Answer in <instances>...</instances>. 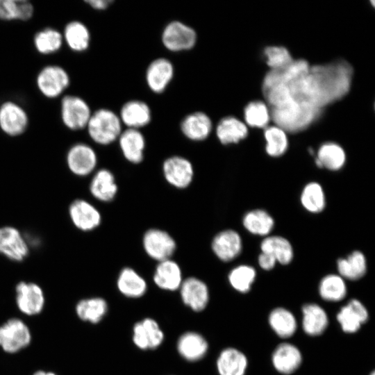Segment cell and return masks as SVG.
Here are the masks:
<instances>
[{
    "instance_id": "obj_1",
    "label": "cell",
    "mask_w": 375,
    "mask_h": 375,
    "mask_svg": "<svg viewBox=\"0 0 375 375\" xmlns=\"http://www.w3.org/2000/svg\"><path fill=\"white\" fill-rule=\"evenodd\" d=\"M352 76L353 68L344 60L310 65L298 59L270 69L264 78L262 92L271 118L285 131L304 130L325 106L347 94Z\"/></svg>"
},
{
    "instance_id": "obj_2",
    "label": "cell",
    "mask_w": 375,
    "mask_h": 375,
    "mask_svg": "<svg viewBox=\"0 0 375 375\" xmlns=\"http://www.w3.org/2000/svg\"><path fill=\"white\" fill-rule=\"evenodd\" d=\"M86 128L90 138L101 145L112 143L122 132L119 117L107 108H101L92 112Z\"/></svg>"
},
{
    "instance_id": "obj_3",
    "label": "cell",
    "mask_w": 375,
    "mask_h": 375,
    "mask_svg": "<svg viewBox=\"0 0 375 375\" xmlns=\"http://www.w3.org/2000/svg\"><path fill=\"white\" fill-rule=\"evenodd\" d=\"M177 292L182 304L193 312H201L208 306L209 287L200 277L193 275L185 277Z\"/></svg>"
},
{
    "instance_id": "obj_4",
    "label": "cell",
    "mask_w": 375,
    "mask_h": 375,
    "mask_svg": "<svg viewBox=\"0 0 375 375\" xmlns=\"http://www.w3.org/2000/svg\"><path fill=\"white\" fill-rule=\"evenodd\" d=\"M165 334L158 322L147 317L136 322L132 327L131 342L140 351H153L161 346Z\"/></svg>"
},
{
    "instance_id": "obj_5",
    "label": "cell",
    "mask_w": 375,
    "mask_h": 375,
    "mask_svg": "<svg viewBox=\"0 0 375 375\" xmlns=\"http://www.w3.org/2000/svg\"><path fill=\"white\" fill-rule=\"evenodd\" d=\"M369 314L366 306L358 299L350 298L345 301L338 310L335 319L342 331L354 334L369 320Z\"/></svg>"
},
{
    "instance_id": "obj_6",
    "label": "cell",
    "mask_w": 375,
    "mask_h": 375,
    "mask_svg": "<svg viewBox=\"0 0 375 375\" xmlns=\"http://www.w3.org/2000/svg\"><path fill=\"white\" fill-rule=\"evenodd\" d=\"M38 90L44 97L54 99L61 95L70 84L67 72L58 65H47L43 67L36 78Z\"/></svg>"
},
{
    "instance_id": "obj_7",
    "label": "cell",
    "mask_w": 375,
    "mask_h": 375,
    "mask_svg": "<svg viewBox=\"0 0 375 375\" xmlns=\"http://www.w3.org/2000/svg\"><path fill=\"white\" fill-rule=\"evenodd\" d=\"M91 115L89 105L81 97L66 95L62 99L61 119L67 128L78 131L86 128Z\"/></svg>"
},
{
    "instance_id": "obj_8",
    "label": "cell",
    "mask_w": 375,
    "mask_h": 375,
    "mask_svg": "<svg viewBox=\"0 0 375 375\" xmlns=\"http://www.w3.org/2000/svg\"><path fill=\"white\" fill-rule=\"evenodd\" d=\"M142 244L146 253L158 262L170 259L176 249V243L170 234L158 228L147 231Z\"/></svg>"
},
{
    "instance_id": "obj_9",
    "label": "cell",
    "mask_w": 375,
    "mask_h": 375,
    "mask_svg": "<svg viewBox=\"0 0 375 375\" xmlns=\"http://www.w3.org/2000/svg\"><path fill=\"white\" fill-rule=\"evenodd\" d=\"M176 350L184 361L196 363L205 358L209 351V344L200 333L188 331L181 333L177 338Z\"/></svg>"
},
{
    "instance_id": "obj_10",
    "label": "cell",
    "mask_w": 375,
    "mask_h": 375,
    "mask_svg": "<svg viewBox=\"0 0 375 375\" xmlns=\"http://www.w3.org/2000/svg\"><path fill=\"white\" fill-rule=\"evenodd\" d=\"M184 278L181 266L170 258L158 262L151 281L157 289L174 293L179 290Z\"/></svg>"
},
{
    "instance_id": "obj_11",
    "label": "cell",
    "mask_w": 375,
    "mask_h": 375,
    "mask_svg": "<svg viewBox=\"0 0 375 375\" xmlns=\"http://www.w3.org/2000/svg\"><path fill=\"white\" fill-rule=\"evenodd\" d=\"M197 33L181 22L169 23L162 33L163 45L169 51H181L192 49L197 42Z\"/></svg>"
},
{
    "instance_id": "obj_12",
    "label": "cell",
    "mask_w": 375,
    "mask_h": 375,
    "mask_svg": "<svg viewBox=\"0 0 375 375\" xmlns=\"http://www.w3.org/2000/svg\"><path fill=\"white\" fill-rule=\"evenodd\" d=\"M303 356L300 349L294 344L283 341L277 344L271 355V362L276 372L291 375L301 367Z\"/></svg>"
},
{
    "instance_id": "obj_13",
    "label": "cell",
    "mask_w": 375,
    "mask_h": 375,
    "mask_svg": "<svg viewBox=\"0 0 375 375\" xmlns=\"http://www.w3.org/2000/svg\"><path fill=\"white\" fill-rule=\"evenodd\" d=\"M0 253L15 262L23 261L28 256V243L17 228L0 227Z\"/></svg>"
},
{
    "instance_id": "obj_14",
    "label": "cell",
    "mask_w": 375,
    "mask_h": 375,
    "mask_svg": "<svg viewBox=\"0 0 375 375\" xmlns=\"http://www.w3.org/2000/svg\"><path fill=\"white\" fill-rule=\"evenodd\" d=\"M66 162L69 169L74 175L85 176L94 170L97 165V156L90 145L77 143L68 150Z\"/></svg>"
},
{
    "instance_id": "obj_15",
    "label": "cell",
    "mask_w": 375,
    "mask_h": 375,
    "mask_svg": "<svg viewBox=\"0 0 375 375\" xmlns=\"http://www.w3.org/2000/svg\"><path fill=\"white\" fill-rule=\"evenodd\" d=\"M115 283L121 296L132 300L143 297L149 288L147 278L130 267H125L119 272Z\"/></svg>"
},
{
    "instance_id": "obj_16",
    "label": "cell",
    "mask_w": 375,
    "mask_h": 375,
    "mask_svg": "<svg viewBox=\"0 0 375 375\" xmlns=\"http://www.w3.org/2000/svg\"><path fill=\"white\" fill-rule=\"evenodd\" d=\"M162 172L167 183L178 189L188 188L194 177V168L191 162L179 156L167 158L162 165Z\"/></svg>"
},
{
    "instance_id": "obj_17",
    "label": "cell",
    "mask_w": 375,
    "mask_h": 375,
    "mask_svg": "<svg viewBox=\"0 0 375 375\" xmlns=\"http://www.w3.org/2000/svg\"><path fill=\"white\" fill-rule=\"evenodd\" d=\"M28 124V115L20 105L8 101L0 106V128L4 133L12 137L20 135Z\"/></svg>"
},
{
    "instance_id": "obj_18",
    "label": "cell",
    "mask_w": 375,
    "mask_h": 375,
    "mask_svg": "<svg viewBox=\"0 0 375 375\" xmlns=\"http://www.w3.org/2000/svg\"><path fill=\"white\" fill-rule=\"evenodd\" d=\"M329 325V317L325 309L317 303H308L301 307L300 328L311 338L324 334Z\"/></svg>"
},
{
    "instance_id": "obj_19",
    "label": "cell",
    "mask_w": 375,
    "mask_h": 375,
    "mask_svg": "<svg viewBox=\"0 0 375 375\" xmlns=\"http://www.w3.org/2000/svg\"><path fill=\"white\" fill-rule=\"evenodd\" d=\"M69 215L73 224L82 231H91L101 222L99 210L89 201L78 199L73 201L69 206Z\"/></svg>"
},
{
    "instance_id": "obj_20",
    "label": "cell",
    "mask_w": 375,
    "mask_h": 375,
    "mask_svg": "<svg viewBox=\"0 0 375 375\" xmlns=\"http://www.w3.org/2000/svg\"><path fill=\"white\" fill-rule=\"evenodd\" d=\"M31 340L28 327L19 319H12L0 327V345L13 353L26 347Z\"/></svg>"
},
{
    "instance_id": "obj_21",
    "label": "cell",
    "mask_w": 375,
    "mask_h": 375,
    "mask_svg": "<svg viewBox=\"0 0 375 375\" xmlns=\"http://www.w3.org/2000/svg\"><path fill=\"white\" fill-rule=\"evenodd\" d=\"M267 322L270 329L281 341L290 342L300 328L295 315L283 307L273 308L268 315Z\"/></svg>"
},
{
    "instance_id": "obj_22",
    "label": "cell",
    "mask_w": 375,
    "mask_h": 375,
    "mask_svg": "<svg viewBox=\"0 0 375 375\" xmlns=\"http://www.w3.org/2000/svg\"><path fill=\"white\" fill-rule=\"evenodd\" d=\"M248 365L247 356L232 347L222 349L215 360L217 375H245Z\"/></svg>"
},
{
    "instance_id": "obj_23",
    "label": "cell",
    "mask_w": 375,
    "mask_h": 375,
    "mask_svg": "<svg viewBox=\"0 0 375 375\" xmlns=\"http://www.w3.org/2000/svg\"><path fill=\"white\" fill-rule=\"evenodd\" d=\"M211 247L219 260L225 262H230L240 254L242 249V238L234 230H224L214 237Z\"/></svg>"
},
{
    "instance_id": "obj_24",
    "label": "cell",
    "mask_w": 375,
    "mask_h": 375,
    "mask_svg": "<svg viewBox=\"0 0 375 375\" xmlns=\"http://www.w3.org/2000/svg\"><path fill=\"white\" fill-rule=\"evenodd\" d=\"M317 292L322 301L329 303H340L348 299V285L338 274H328L319 280Z\"/></svg>"
},
{
    "instance_id": "obj_25",
    "label": "cell",
    "mask_w": 375,
    "mask_h": 375,
    "mask_svg": "<svg viewBox=\"0 0 375 375\" xmlns=\"http://www.w3.org/2000/svg\"><path fill=\"white\" fill-rule=\"evenodd\" d=\"M17 303L19 308L27 315L40 312L44 305L42 289L35 283L20 282L16 287Z\"/></svg>"
},
{
    "instance_id": "obj_26",
    "label": "cell",
    "mask_w": 375,
    "mask_h": 375,
    "mask_svg": "<svg viewBox=\"0 0 375 375\" xmlns=\"http://www.w3.org/2000/svg\"><path fill=\"white\" fill-rule=\"evenodd\" d=\"M174 67L170 60L160 58L153 60L147 67L146 81L155 93L162 92L172 79Z\"/></svg>"
},
{
    "instance_id": "obj_27",
    "label": "cell",
    "mask_w": 375,
    "mask_h": 375,
    "mask_svg": "<svg viewBox=\"0 0 375 375\" xmlns=\"http://www.w3.org/2000/svg\"><path fill=\"white\" fill-rule=\"evenodd\" d=\"M212 128V124L209 116L199 111L188 115L181 123V130L183 135L194 141L206 140Z\"/></svg>"
},
{
    "instance_id": "obj_28",
    "label": "cell",
    "mask_w": 375,
    "mask_h": 375,
    "mask_svg": "<svg viewBox=\"0 0 375 375\" xmlns=\"http://www.w3.org/2000/svg\"><path fill=\"white\" fill-rule=\"evenodd\" d=\"M118 139L121 151L128 161L138 164L143 160L145 140L138 129L127 128Z\"/></svg>"
},
{
    "instance_id": "obj_29",
    "label": "cell",
    "mask_w": 375,
    "mask_h": 375,
    "mask_svg": "<svg viewBox=\"0 0 375 375\" xmlns=\"http://www.w3.org/2000/svg\"><path fill=\"white\" fill-rule=\"evenodd\" d=\"M89 189L92 197L102 202L113 200L118 190L115 176L107 169H101L94 174Z\"/></svg>"
},
{
    "instance_id": "obj_30",
    "label": "cell",
    "mask_w": 375,
    "mask_h": 375,
    "mask_svg": "<svg viewBox=\"0 0 375 375\" xmlns=\"http://www.w3.org/2000/svg\"><path fill=\"white\" fill-rule=\"evenodd\" d=\"M120 120L128 128L138 129L147 125L151 119V110L144 101L132 100L121 108Z\"/></svg>"
},
{
    "instance_id": "obj_31",
    "label": "cell",
    "mask_w": 375,
    "mask_h": 375,
    "mask_svg": "<svg viewBox=\"0 0 375 375\" xmlns=\"http://www.w3.org/2000/svg\"><path fill=\"white\" fill-rule=\"evenodd\" d=\"M108 303L101 296L81 299L76 307L78 317L83 322L93 325L99 324L108 312Z\"/></svg>"
},
{
    "instance_id": "obj_32",
    "label": "cell",
    "mask_w": 375,
    "mask_h": 375,
    "mask_svg": "<svg viewBox=\"0 0 375 375\" xmlns=\"http://www.w3.org/2000/svg\"><path fill=\"white\" fill-rule=\"evenodd\" d=\"M367 261L360 251H354L347 258L337 261L338 274L346 281L356 282L361 280L367 273Z\"/></svg>"
},
{
    "instance_id": "obj_33",
    "label": "cell",
    "mask_w": 375,
    "mask_h": 375,
    "mask_svg": "<svg viewBox=\"0 0 375 375\" xmlns=\"http://www.w3.org/2000/svg\"><path fill=\"white\" fill-rule=\"evenodd\" d=\"M216 135L223 144L238 143L247 136L248 128L242 122L229 116L219 122L216 127Z\"/></svg>"
},
{
    "instance_id": "obj_34",
    "label": "cell",
    "mask_w": 375,
    "mask_h": 375,
    "mask_svg": "<svg viewBox=\"0 0 375 375\" xmlns=\"http://www.w3.org/2000/svg\"><path fill=\"white\" fill-rule=\"evenodd\" d=\"M262 253L272 256L276 262L285 265L290 263L293 258V249L290 242L281 236H269L260 244Z\"/></svg>"
},
{
    "instance_id": "obj_35",
    "label": "cell",
    "mask_w": 375,
    "mask_h": 375,
    "mask_svg": "<svg viewBox=\"0 0 375 375\" xmlns=\"http://www.w3.org/2000/svg\"><path fill=\"white\" fill-rule=\"evenodd\" d=\"M256 278L257 272L254 267L240 265L230 270L226 281L233 290L241 294H246L251 291Z\"/></svg>"
},
{
    "instance_id": "obj_36",
    "label": "cell",
    "mask_w": 375,
    "mask_h": 375,
    "mask_svg": "<svg viewBox=\"0 0 375 375\" xmlns=\"http://www.w3.org/2000/svg\"><path fill=\"white\" fill-rule=\"evenodd\" d=\"M315 163L319 167L331 171L340 169L346 162V154L341 146L334 142L321 145L317 151Z\"/></svg>"
},
{
    "instance_id": "obj_37",
    "label": "cell",
    "mask_w": 375,
    "mask_h": 375,
    "mask_svg": "<svg viewBox=\"0 0 375 375\" xmlns=\"http://www.w3.org/2000/svg\"><path fill=\"white\" fill-rule=\"evenodd\" d=\"M62 37L69 48L76 52L84 51L90 45V31L84 24L78 21L69 22L65 27Z\"/></svg>"
},
{
    "instance_id": "obj_38",
    "label": "cell",
    "mask_w": 375,
    "mask_h": 375,
    "mask_svg": "<svg viewBox=\"0 0 375 375\" xmlns=\"http://www.w3.org/2000/svg\"><path fill=\"white\" fill-rule=\"evenodd\" d=\"M34 12L33 4L26 0H0V19L4 21L30 19Z\"/></svg>"
},
{
    "instance_id": "obj_39",
    "label": "cell",
    "mask_w": 375,
    "mask_h": 375,
    "mask_svg": "<svg viewBox=\"0 0 375 375\" xmlns=\"http://www.w3.org/2000/svg\"><path fill=\"white\" fill-rule=\"evenodd\" d=\"M242 223L244 228L251 233L258 235H267L274 228V220L265 210L257 209L245 214Z\"/></svg>"
},
{
    "instance_id": "obj_40",
    "label": "cell",
    "mask_w": 375,
    "mask_h": 375,
    "mask_svg": "<svg viewBox=\"0 0 375 375\" xmlns=\"http://www.w3.org/2000/svg\"><path fill=\"white\" fill-rule=\"evenodd\" d=\"M62 34L53 28H45L35 33L33 43L41 54L49 55L57 52L63 43Z\"/></svg>"
},
{
    "instance_id": "obj_41",
    "label": "cell",
    "mask_w": 375,
    "mask_h": 375,
    "mask_svg": "<svg viewBox=\"0 0 375 375\" xmlns=\"http://www.w3.org/2000/svg\"><path fill=\"white\" fill-rule=\"evenodd\" d=\"M300 200L303 208L312 213L322 212L326 206L323 188L316 182L309 183L303 188Z\"/></svg>"
},
{
    "instance_id": "obj_42",
    "label": "cell",
    "mask_w": 375,
    "mask_h": 375,
    "mask_svg": "<svg viewBox=\"0 0 375 375\" xmlns=\"http://www.w3.org/2000/svg\"><path fill=\"white\" fill-rule=\"evenodd\" d=\"M265 138L267 141L265 150L272 157L281 156L288 149V137L283 128L278 126H271L265 129Z\"/></svg>"
},
{
    "instance_id": "obj_43",
    "label": "cell",
    "mask_w": 375,
    "mask_h": 375,
    "mask_svg": "<svg viewBox=\"0 0 375 375\" xmlns=\"http://www.w3.org/2000/svg\"><path fill=\"white\" fill-rule=\"evenodd\" d=\"M246 123L251 127L266 128L271 116L267 105L261 101L248 103L244 110Z\"/></svg>"
},
{
    "instance_id": "obj_44",
    "label": "cell",
    "mask_w": 375,
    "mask_h": 375,
    "mask_svg": "<svg viewBox=\"0 0 375 375\" xmlns=\"http://www.w3.org/2000/svg\"><path fill=\"white\" fill-rule=\"evenodd\" d=\"M266 62L271 69H277L289 65L293 58L289 51L281 46H269L264 49Z\"/></svg>"
},
{
    "instance_id": "obj_45",
    "label": "cell",
    "mask_w": 375,
    "mask_h": 375,
    "mask_svg": "<svg viewBox=\"0 0 375 375\" xmlns=\"http://www.w3.org/2000/svg\"><path fill=\"white\" fill-rule=\"evenodd\" d=\"M276 263L274 258L267 253H261L258 257V265L263 270H272L275 267Z\"/></svg>"
},
{
    "instance_id": "obj_46",
    "label": "cell",
    "mask_w": 375,
    "mask_h": 375,
    "mask_svg": "<svg viewBox=\"0 0 375 375\" xmlns=\"http://www.w3.org/2000/svg\"><path fill=\"white\" fill-rule=\"evenodd\" d=\"M89 6L95 10H105L110 3H112V0H89L85 1Z\"/></svg>"
},
{
    "instance_id": "obj_47",
    "label": "cell",
    "mask_w": 375,
    "mask_h": 375,
    "mask_svg": "<svg viewBox=\"0 0 375 375\" xmlns=\"http://www.w3.org/2000/svg\"><path fill=\"white\" fill-rule=\"evenodd\" d=\"M34 375H55V374L51 372L46 373L44 372L40 371V372H36Z\"/></svg>"
},
{
    "instance_id": "obj_48",
    "label": "cell",
    "mask_w": 375,
    "mask_h": 375,
    "mask_svg": "<svg viewBox=\"0 0 375 375\" xmlns=\"http://www.w3.org/2000/svg\"><path fill=\"white\" fill-rule=\"evenodd\" d=\"M369 375H375V370H373L372 372H371Z\"/></svg>"
}]
</instances>
